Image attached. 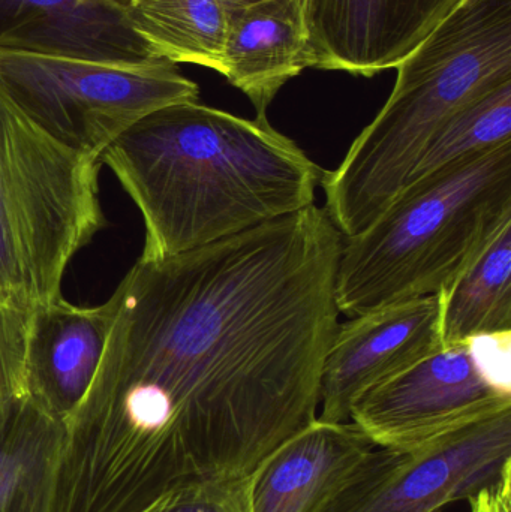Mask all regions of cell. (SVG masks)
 Returning a JSON list of instances; mask_svg holds the SVG:
<instances>
[{"label":"cell","instance_id":"cell-1","mask_svg":"<svg viewBox=\"0 0 511 512\" xmlns=\"http://www.w3.org/2000/svg\"><path fill=\"white\" fill-rule=\"evenodd\" d=\"M341 231L312 206L159 261L110 297L59 477L90 512H137L189 483L248 477L320 411L339 327Z\"/></svg>","mask_w":511,"mask_h":512},{"label":"cell","instance_id":"cell-2","mask_svg":"<svg viewBox=\"0 0 511 512\" xmlns=\"http://www.w3.org/2000/svg\"><path fill=\"white\" fill-rule=\"evenodd\" d=\"M144 225L140 261L170 258L312 206L323 171L270 125L200 101L153 111L102 152Z\"/></svg>","mask_w":511,"mask_h":512},{"label":"cell","instance_id":"cell-3","mask_svg":"<svg viewBox=\"0 0 511 512\" xmlns=\"http://www.w3.org/2000/svg\"><path fill=\"white\" fill-rule=\"evenodd\" d=\"M396 69L386 104L321 176L324 209L342 236L365 230L396 200L461 108L511 81V0H462Z\"/></svg>","mask_w":511,"mask_h":512},{"label":"cell","instance_id":"cell-4","mask_svg":"<svg viewBox=\"0 0 511 512\" xmlns=\"http://www.w3.org/2000/svg\"><path fill=\"white\" fill-rule=\"evenodd\" d=\"M510 222L511 143L408 186L365 230L342 236L339 312L447 291Z\"/></svg>","mask_w":511,"mask_h":512},{"label":"cell","instance_id":"cell-5","mask_svg":"<svg viewBox=\"0 0 511 512\" xmlns=\"http://www.w3.org/2000/svg\"><path fill=\"white\" fill-rule=\"evenodd\" d=\"M98 156L42 131L0 78V301L33 310L62 297L75 255L107 227Z\"/></svg>","mask_w":511,"mask_h":512},{"label":"cell","instance_id":"cell-6","mask_svg":"<svg viewBox=\"0 0 511 512\" xmlns=\"http://www.w3.org/2000/svg\"><path fill=\"white\" fill-rule=\"evenodd\" d=\"M0 78L15 104L63 146L98 156L153 111L200 101V87L167 59L93 62L0 50Z\"/></svg>","mask_w":511,"mask_h":512},{"label":"cell","instance_id":"cell-7","mask_svg":"<svg viewBox=\"0 0 511 512\" xmlns=\"http://www.w3.org/2000/svg\"><path fill=\"white\" fill-rule=\"evenodd\" d=\"M511 460V409L419 451L377 448L321 512H440L497 480Z\"/></svg>","mask_w":511,"mask_h":512},{"label":"cell","instance_id":"cell-8","mask_svg":"<svg viewBox=\"0 0 511 512\" xmlns=\"http://www.w3.org/2000/svg\"><path fill=\"white\" fill-rule=\"evenodd\" d=\"M506 409L511 396L483 378L462 342L366 391L351 406L350 421L378 448L419 451Z\"/></svg>","mask_w":511,"mask_h":512},{"label":"cell","instance_id":"cell-9","mask_svg":"<svg viewBox=\"0 0 511 512\" xmlns=\"http://www.w3.org/2000/svg\"><path fill=\"white\" fill-rule=\"evenodd\" d=\"M440 325L438 295L381 307L339 324L321 370L318 420L350 421L351 406L362 394L443 348Z\"/></svg>","mask_w":511,"mask_h":512},{"label":"cell","instance_id":"cell-10","mask_svg":"<svg viewBox=\"0 0 511 512\" xmlns=\"http://www.w3.org/2000/svg\"><path fill=\"white\" fill-rule=\"evenodd\" d=\"M462 0H306L311 68L371 78L396 68Z\"/></svg>","mask_w":511,"mask_h":512},{"label":"cell","instance_id":"cell-11","mask_svg":"<svg viewBox=\"0 0 511 512\" xmlns=\"http://www.w3.org/2000/svg\"><path fill=\"white\" fill-rule=\"evenodd\" d=\"M377 448L353 421L317 418L258 466L252 512H321Z\"/></svg>","mask_w":511,"mask_h":512},{"label":"cell","instance_id":"cell-12","mask_svg":"<svg viewBox=\"0 0 511 512\" xmlns=\"http://www.w3.org/2000/svg\"><path fill=\"white\" fill-rule=\"evenodd\" d=\"M0 50L108 63L153 59L125 12L104 0H0Z\"/></svg>","mask_w":511,"mask_h":512},{"label":"cell","instance_id":"cell-13","mask_svg":"<svg viewBox=\"0 0 511 512\" xmlns=\"http://www.w3.org/2000/svg\"><path fill=\"white\" fill-rule=\"evenodd\" d=\"M110 324L108 300L89 307L59 297L30 312L27 396L63 424L95 378Z\"/></svg>","mask_w":511,"mask_h":512},{"label":"cell","instance_id":"cell-14","mask_svg":"<svg viewBox=\"0 0 511 512\" xmlns=\"http://www.w3.org/2000/svg\"><path fill=\"white\" fill-rule=\"evenodd\" d=\"M225 3V2H224ZM224 75L267 117L282 87L312 66L306 0L225 3Z\"/></svg>","mask_w":511,"mask_h":512},{"label":"cell","instance_id":"cell-15","mask_svg":"<svg viewBox=\"0 0 511 512\" xmlns=\"http://www.w3.org/2000/svg\"><path fill=\"white\" fill-rule=\"evenodd\" d=\"M65 424L29 396L0 417V512H48Z\"/></svg>","mask_w":511,"mask_h":512},{"label":"cell","instance_id":"cell-16","mask_svg":"<svg viewBox=\"0 0 511 512\" xmlns=\"http://www.w3.org/2000/svg\"><path fill=\"white\" fill-rule=\"evenodd\" d=\"M123 12L153 57L224 72V0H135Z\"/></svg>","mask_w":511,"mask_h":512},{"label":"cell","instance_id":"cell-17","mask_svg":"<svg viewBox=\"0 0 511 512\" xmlns=\"http://www.w3.org/2000/svg\"><path fill=\"white\" fill-rule=\"evenodd\" d=\"M441 304V343L511 331V222L447 291Z\"/></svg>","mask_w":511,"mask_h":512},{"label":"cell","instance_id":"cell-18","mask_svg":"<svg viewBox=\"0 0 511 512\" xmlns=\"http://www.w3.org/2000/svg\"><path fill=\"white\" fill-rule=\"evenodd\" d=\"M507 143H511V81L473 99L441 128L402 191Z\"/></svg>","mask_w":511,"mask_h":512},{"label":"cell","instance_id":"cell-19","mask_svg":"<svg viewBox=\"0 0 511 512\" xmlns=\"http://www.w3.org/2000/svg\"><path fill=\"white\" fill-rule=\"evenodd\" d=\"M252 484L254 474L189 483L162 493L138 512H252Z\"/></svg>","mask_w":511,"mask_h":512},{"label":"cell","instance_id":"cell-20","mask_svg":"<svg viewBox=\"0 0 511 512\" xmlns=\"http://www.w3.org/2000/svg\"><path fill=\"white\" fill-rule=\"evenodd\" d=\"M30 312L0 301V417L18 400L27 397Z\"/></svg>","mask_w":511,"mask_h":512},{"label":"cell","instance_id":"cell-21","mask_svg":"<svg viewBox=\"0 0 511 512\" xmlns=\"http://www.w3.org/2000/svg\"><path fill=\"white\" fill-rule=\"evenodd\" d=\"M464 343L483 378L511 396V331L479 334Z\"/></svg>","mask_w":511,"mask_h":512},{"label":"cell","instance_id":"cell-22","mask_svg":"<svg viewBox=\"0 0 511 512\" xmlns=\"http://www.w3.org/2000/svg\"><path fill=\"white\" fill-rule=\"evenodd\" d=\"M470 512H511V460L500 477L467 498Z\"/></svg>","mask_w":511,"mask_h":512},{"label":"cell","instance_id":"cell-23","mask_svg":"<svg viewBox=\"0 0 511 512\" xmlns=\"http://www.w3.org/2000/svg\"><path fill=\"white\" fill-rule=\"evenodd\" d=\"M104 2L111 3V5L116 6V8L122 9L123 11L126 6L131 5L135 0H104Z\"/></svg>","mask_w":511,"mask_h":512},{"label":"cell","instance_id":"cell-24","mask_svg":"<svg viewBox=\"0 0 511 512\" xmlns=\"http://www.w3.org/2000/svg\"><path fill=\"white\" fill-rule=\"evenodd\" d=\"M225 3L257 2V0H224Z\"/></svg>","mask_w":511,"mask_h":512},{"label":"cell","instance_id":"cell-25","mask_svg":"<svg viewBox=\"0 0 511 512\" xmlns=\"http://www.w3.org/2000/svg\"><path fill=\"white\" fill-rule=\"evenodd\" d=\"M441 512V511H440Z\"/></svg>","mask_w":511,"mask_h":512}]
</instances>
